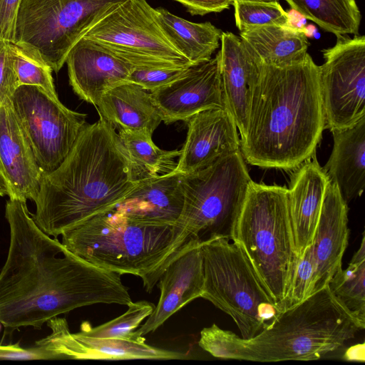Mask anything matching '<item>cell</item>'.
<instances>
[{"label":"cell","mask_w":365,"mask_h":365,"mask_svg":"<svg viewBox=\"0 0 365 365\" xmlns=\"http://www.w3.org/2000/svg\"><path fill=\"white\" fill-rule=\"evenodd\" d=\"M7 257L0 271L2 340L21 327L41 329L62 314L95 304L128 305L120 274L79 258L36 225L26 201L9 198Z\"/></svg>","instance_id":"cell-1"},{"label":"cell","mask_w":365,"mask_h":365,"mask_svg":"<svg viewBox=\"0 0 365 365\" xmlns=\"http://www.w3.org/2000/svg\"><path fill=\"white\" fill-rule=\"evenodd\" d=\"M325 128L319 66L311 56L294 64H261L240 138L252 165L291 170L311 158Z\"/></svg>","instance_id":"cell-2"},{"label":"cell","mask_w":365,"mask_h":365,"mask_svg":"<svg viewBox=\"0 0 365 365\" xmlns=\"http://www.w3.org/2000/svg\"><path fill=\"white\" fill-rule=\"evenodd\" d=\"M139 180L115 129L100 117L86 124L55 170L42 173L33 218L57 238L92 216L113 210Z\"/></svg>","instance_id":"cell-3"},{"label":"cell","mask_w":365,"mask_h":365,"mask_svg":"<svg viewBox=\"0 0 365 365\" xmlns=\"http://www.w3.org/2000/svg\"><path fill=\"white\" fill-rule=\"evenodd\" d=\"M365 326L334 297L328 286L282 312L268 327L244 339L215 324L202 329L198 345L216 358L258 362L319 359Z\"/></svg>","instance_id":"cell-4"},{"label":"cell","mask_w":365,"mask_h":365,"mask_svg":"<svg viewBox=\"0 0 365 365\" xmlns=\"http://www.w3.org/2000/svg\"><path fill=\"white\" fill-rule=\"evenodd\" d=\"M61 236L62 244L79 258L120 275L140 277L149 293L190 241L175 225L138 222L114 210L95 215Z\"/></svg>","instance_id":"cell-5"},{"label":"cell","mask_w":365,"mask_h":365,"mask_svg":"<svg viewBox=\"0 0 365 365\" xmlns=\"http://www.w3.org/2000/svg\"><path fill=\"white\" fill-rule=\"evenodd\" d=\"M231 240L241 248L282 312L299 257L288 189L252 180Z\"/></svg>","instance_id":"cell-6"},{"label":"cell","mask_w":365,"mask_h":365,"mask_svg":"<svg viewBox=\"0 0 365 365\" xmlns=\"http://www.w3.org/2000/svg\"><path fill=\"white\" fill-rule=\"evenodd\" d=\"M201 252V298L230 315L244 339L271 325L281 312L241 248L228 239L215 238L202 242Z\"/></svg>","instance_id":"cell-7"},{"label":"cell","mask_w":365,"mask_h":365,"mask_svg":"<svg viewBox=\"0 0 365 365\" xmlns=\"http://www.w3.org/2000/svg\"><path fill=\"white\" fill-rule=\"evenodd\" d=\"M251 180L241 150L182 175L184 203L175 225L183 239L231 240Z\"/></svg>","instance_id":"cell-8"},{"label":"cell","mask_w":365,"mask_h":365,"mask_svg":"<svg viewBox=\"0 0 365 365\" xmlns=\"http://www.w3.org/2000/svg\"><path fill=\"white\" fill-rule=\"evenodd\" d=\"M126 0H21L13 43L38 53L58 73L71 49Z\"/></svg>","instance_id":"cell-9"},{"label":"cell","mask_w":365,"mask_h":365,"mask_svg":"<svg viewBox=\"0 0 365 365\" xmlns=\"http://www.w3.org/2000/svg\"><path fill=\"white\" fill-rule=\"evenodd\" d=\"M83 37L102 45L134 68L193 65L172 43L155 9L146 0H126L120 4Z\"/></svg>","instance_id":"cell-10"},{"label":"cell","mask_w":365,"mask_h":365,"mask_svg":"<svg viewBox=\"0 0 365 365\" xmlns=\"http://www.w3.org/2000/svg\"><path fill=\"white\" fill-rule=\"evenodd\" d=\"M10 100L42 173L55 170L86 125L87 115L66 108L59 99L34 86H20Z\"/></svg>","instance_id":"cell-11"},{"label":"cell","mask_w":365,"mask_h":365,"mask_svg":"<svg viewBox=\"0 0 365 365\" xmlns=\"http://www.w3.org/2000/svg\"><path fill=\"white\" fill-rule=\"evenodd\" d=\"M319 84L325 128L351 127L365 117V36H336L335 45L322 51Z\"/></svg>","instance_id":"cell-12"},{"label":"cell","mask_w":365,"mask_h":365,"mask_svg":"<svg viewBox=\"0 0 365 365\" xmlns=\"http://www.w3.org/2000/svg\"><path fill=\"white\" fill-rule=\"evenodd\" d=\"M163 121L187 122L197 113L211 108H225L220 56L189 66L175 81L150 92Z\"/></svg>","instance_id":"cell-13"},{"label":"cell","mask_w":365,"mask_h":365,"mask_svg":"<svg viewBox=\"0 0 365 365\" xmlns=\"http://www.w3.org/2000/svg\"><path fill=\"white\" fill-rule=\"evenodd\" d=\"M52 332L36 341L53 352L57 359L132 360L184 359L187 354L147 344L143 341L93 337L71 333L65 318L54 317L47 322Z\"/></svg>","instance_id":"cell-14"},{"label":"cell","mask_w":365,"mask_h":365,"mask_svg":"<svg viewBox=\"0 0 365 365\" xmlns=\"http://www.w3.org/2000/svg\"><path fill=\"white\" fill-rule=\"evenodd\" d=\"M202 242L190 240L169 263L158 280L160 295L157 306L145 322L133 333L136 340L155 331L173 314L202 297L204 274Z\"/></svg>","instance_id":"cell-15"},{"label":"cell","mask_w":365,"mask_h":365,"mask_svg":"<svg viewBox=\"0 0 365 365\" xmlns=\"http://www.w3.org/2000/svg\"><path fill=\"white\" fill-rule=\"evenodd\" d=\"M187 133L173 171L188 175L240 150L237 127L225 108H211L187 121Z\"/></svg>","instance_id":"cell-16"},{"label":"cell","mask_w":365,"mask_h":365,"mask_svg":"<svg viewBox=\"0 0 365 365\" xmlns=\"http://www.w3.org/2000/svg\"><path fill=\"white\" fill-rule=\"evenodd\" d=\"M66 63L73 91L95 107L108 90L126 82L134 69L102 45L84 37L71 49Z\"/></svg>","instance_id":"cell-17"},{"label":"cell","mask_w":365,"mask_h":365,"mask_svg":"<svg viewBox=\"0 0 365 365\" xmlns=\"http://www.w3.org/2000/svg\"><path fill=\"white\" fill-rule=\"evenodd\" d=\"M349 235L348 204L329 180L312 242L316 262L312 294L325 287L342 268Z\"/></svg>","instance_id":"cell-18"},{"label":"cell","mask_w":365,"mask_h":365,"mask_svg":"<svg viewBox=\"0 0 365 365\" xmlns=\"http://www.w3.org/2000/svg\"><path fill=\"white\" fill-rule=\"evenodd\" d=\"M42 173L9 100L0 105V175L9 198L35 201Z\"/></svg>","instance_id":"cell-19"},{"label":"cell","mask_w":365,"mask_h":365,"mask_svg":"<svg viewBox=\"0 0 365 365\" xmlns=\"http://www.w3.org/2000/svg\"><path fill=\"white\" fill-rule=\"evenodd\" d=\"M219 51L222 90L225 109L233 118L240 138L247 128L250 105L260 66L240 37L222 32Z\"/></svg>","instance_id":"cell-20"},{"label":"cell","mask_w":365,"mask_h":365,"mask_svg":"<svg viewBox=\"0 0 365 365\" xmlns=\"http://www.w3.org/2000/svg\"><path fill=\"white\" fill-rule=\"evenodd\" d=\"M182 175L172 171L138 181L113 210L132 220L157 225H175L184 203Z\"/></svg>","instance_id":"cell-21"},{"label":"cell","mask_w":365,"mask_h":365,"mask_svg":"<svg viewBox=\"0 0 365 365\" xmlns=\"http://www.w3.org/2000/svg\"><path fill=\"white\" fill-rule=\"evenodd\" d=\"M329 178L315 155L297 168L288 189V204L299 257L312 245Z\"/></svg>","instance_id":"cell-22"},{"label":"cell","mask_w":365,"mask_h":365,"mask_svg":"<svg viewBox=\"0 0 365 365\" xmlns=\"http://www.w3.org/2000/svg\"><path fill=\"white\" fill-rule=\"evenodd\" d=\"M332 152L323 169L348 204L365 186V117L354 125L331 131Z\"/></svg>","instance_id":"cell-23"},{"label":"cell","mask_w":365,"mask_h":365,"mask_svg":"<svg viewBox=\"0 0 365 365\" xmlns=\"http://www.w3.org/2000/svg\"><path fill=\"white\" fill-rule=\"evenodd\" d=\"M96 108L100 117L118 130L146 129L153 133L163 121L150 92L131 82L108 90Z\"/></svg>","instance_id":"cell-24"},{"label":"cell","mask_w":365,"mask_h":365,"mask_svg":"<svg viewBox=\"0 0 365 365\" xmlns=\"http://www.w3.org/2000/svg\"><path fill=\"white\" fill-rule=\"evenodd\" d=\"M248 53L262 64L284 66L303 60L309 43L304 30L292 25H265L240 32Z\"/></svg>","instance_id":"cell-25"},{"label":"cell","mask_w":365,"mask_h":365,"mask_svg":"<svg viewBox=\"0 0 365 365\" xmlns=\"http://www.w3.org/2000/svg\"><path fill=\"white\" fill-rule=\"evenodd\" d=\"M155 11L172 43L192 64L212 58L220 46L221 30L210 22H191L161 7L155 9Z\"/></svg>","instance_id":"cell-26"},{"label":"cell","mask_w":365,"mask_h":365,"mask_svg":"<svg viewBox=\"0 0 365 365\" xmlns=\"http://www.w3.org/2000/svg\"><path fill=\"white\" fill-rule=\"evenodd\" d=\"M146 129L119 130L118 135L132 163L138 180L154 178L175 170L180 150H165L153 141Z\"/></svg>","instance_id":"cell-27"},{"label":"cell","mask_w":365,"mask_h":365,"mask_svg":"<svg viewBox=\"0 0 365 365\" xmlns=\"http://www.w3.org/2000/svg\"><path fill=\"white\" fill-rule=\"evenodd\" d=\"M323 30L334 34L358 35L361 15L355 0H285Z\"/></svg>","instance_id":"cell-28"},{"label":"cell","mask_w":365,"mask_h":365,"mask_svg":"<svg viewBox=\"0 0 365 365\" xmlns=\"http://www.w3.org/2000/svg\"><path fill=\"white\" fill-rule=\"evenodd\" d=\"M365 237L349 266L339 269L327 286L338 302L359 323L365 326Z\"/></svg>","instance_id":"cell-29"},{"label":"cell","mask_w":365,"mask_h":365,"mask_svg":"<svg viewBox=\"0 0 365 365\" xmlns=\"http://www.w3.org/2000/svg\"><path fill=\"white\" fill-rule=\"evenodd\" d=\"M14 66L20 86H36L48 96L58 99L52 77L51 68L35 51L10 42Z\"/></svg>","instance_id":"cell-30"},{"label":"cell","mask_w":365,"mask_h":365,"mask_svg":"<svg viewBox=\"0 0 365 365\" xmlns=\"http://www.w3.org/2000/svg\"><path fill=\"white\" fill-rule=\"evenodd\" d=\"M127 306L128 308L123 314L96 327H93L88 322H83L80 332L93 337L143 341L136 340L133 333L142 322L152 314L155 306L145 300L131 302Z\"/></svg>","instance_id":"cell-31"},{"label":"cell","mask_w":365,"mask_h":365,"mask_svg":"<svg viewBox=\"0 0 365 365\" xmlns=\"http://www.w3.org/2000/svg\"><path fill=\"white\" fill-rule=\"evenodd\" d=\"M232 6L235 24L240 32L265 25H292L289 15L277 1H233Z\"/></svg>","instance_id":"cell-32"},{"label":"cell","mask_w":365,"mask_h":365,"mask_svg":"<svg viewBox=\"0 0 365 365\" xmlns=\"http://www.w3.org/2000/svg\"><path fill=\"white\" fill-rule=\"evenodd\" d=\"M315 271L316 262L311 245L299 257L290 289L284 304V310L301 303L312 295Z\"/></svg>","instance_id":"cell-33"},{"label":"cell","mask_w":365,"mask_h":365,"mask_svg":"<svg viewBox=\"0 0 365 365\" xmlns=\"http://www.w3.org/2000/svg\"><path fill=\"white\" fill-rule=\"evenodd\" d=\"M188 68L189 66L164 68H134L128 76L127 82L136 83L151 92L178 79L186 73Z\"/></svg>","instance_id":"cell-34"},{"label":"cell","mask_w":365,"mask_h":365,"mask_svg":"<svg viewBox=\"0 0 365 365\" xmlns=\"http://www.w3.org/2000/svg\"><path fill=\"white\" fill-rule=\"evenodd\" d=\"M19 87L10 41L0 40V105L10 100Z\"/></svg>","instance_id":"cell-35"},{"label":"cell","mask_w":365,"mask_h":365,"mask_svg":"<svg viewBox=\"0 0 365 365\" xmlns=\"http://www.w3.org/2000/svg\"><path fill=\"white\" fill-rule=\"evenodd\" d=\"M57 359L56 356L44 347L36 345L23 348L19 343L2 345L0 344V360H39Z\"/></svg>","instance_id":"cell-36"},{"label":"cell","mask_w":365,"mask_h":365,"mask_svg":"<svg viewBox=\"0 0 365 365\" xmlns=\"http://www.w3.org/2000/svg\"><path fill=\"white\" fill-rule=\"evenodd\" d=\"M21 0H0V40L14 41L17 12Z\"/></svg>","instance_id":"cell-37"},{"label":"cell","mask_w":365,"mask_h":365,"mask_svg":"<svg viewBox=\"0 0 365 365\" xmlns=\"http://www.w3.org/2000/svg\"><path fill=\"white\" fill-rule=\"evenodd\" d=\"M192 16L221 12L232 5L233 0H175Z\"/></svg>","instance_id":"cell-38"},{"label":"cell","mask_w":365,"mask_h":365,"mask_svg":"<svg viewBox=\"0 0 365 365\" xmlns=\"http://www.w3.org/2000/svg\"><path fill=\"white\" fill-rule=\"evenodd\" d=\"M344 359L346 361L364 362L365 359L364 343L354 345L346 349Z\"/></svg>","instance_id":"cell-39"},{"label":"cell","mask_w":365,"mask_h":365,"mask_svg":"<svg viewBox=\"0 0 365 365\" xmlns=\"http://www.w3.org/2000/svg\"><path fill=\"white\" fill-rule=\"evenodd\" d=\"M9 195V190L5 181L0 175V197Z\"/></svg>","instance_id":"cell-40"},{"label":"cell","mask_w":365,"mask_h":365,"mask_svg":"<svg viewBox=\"0 0 365 365\" xmlns=\"http://www.w3.org/2000/svg\"><path fill=\"white\" fill-rule=\"evenodd\" d=\"M233 1H250L272 2V1H277V0H233Z\"/></svg>","instance_id":"cell-41"},{"label":"cell","mask_w":365,"mask_h":365,"mask_svg":"<svg viewBox=\"0 0 365 365\" xmlns=\"http://www.w3.org/2000/svg\"><path fill=\"white\" fill-rule=\"evenodd\" d=\"M2 326H3L2 324L0 322V331L1 330Z\"/></svg>","instance_id":"cell-42"},{"label":"cell","mask_w":365,"mask_h":365,"mask_svg":"<svg viewBox=\"0 0 365 365\" xmlns=\"http://www.w3.org/2000/svg\"><path fill=\"white\" fill-rule=\"evenodd\" d=\"M0 344H1V342H0Z\"/></svg>","instance_id":"cell-43"}]
</instances>
